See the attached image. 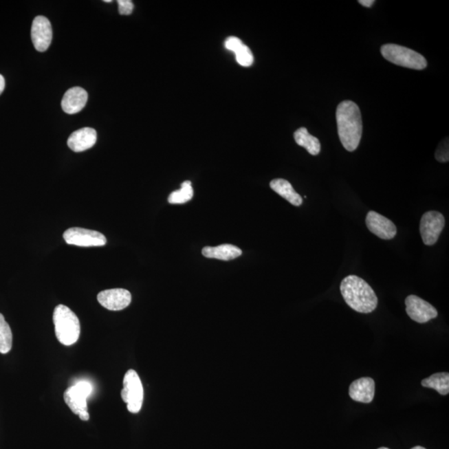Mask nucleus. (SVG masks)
Returning a JSON list of instances; mask_svg holds the SVG:
<instances>
[{"instance_id":"nucleus-29","label":"nucleus","mask_w":449,"mask_h":449,"mask_svg":"<svg viewBox=\"0 0 449 449\" xmlns=\"http://www.w3.org/2000/svg\"><path fill=\"white\" fill-rule=\"evenodd\" d=\"M105 2L111 3V2H112V0H105Z\"/></svg>"},{"instance_id":"nucleus-19","label":"nucleus","mask_w":449,"mask_h":449,"mask_svg":"<svg viewBox=\"0 0 449 449\" xmlns=\"http://www.w3.org/2000/svg\"><path fill=\"white\" fill-rule=\"evenodd\" d=\"M423 387L435 389L441 395H448L449 393V373H437L424 379L421 382Z\"/></svg>"},{"instance_id":"nucleus-4","label":"nucleus","mask_w":449,"mask_h":449,"mask_svg":"<svg viewBox=\"0 0 449 449\" xmlns=\"http://www.w3.org/2000/svg\"><path fill=\"white\" fill-rule=\"evenodd\" d=\"M381 54L393 65L408 69L422 70L427 67L426 59L417 52L406 47L388 43L381 47Z\"/></svg>"},{"instance_id":"nucleus-24","label":"nucleus","mask_w":449,"mask_h":449,"mask_svg":"<svg viewBox=\"0 0 449 449\" xmlns=\"http://www.w3.org/2000/svg\"><path fill=\"white\" fill-rule=\"evenodd\" d=\"M118 12L122 15H129L133 11V3L130 0H118Z\"/></svg>"},{"instance_id":"nucleus-3","label":"nucleus","mask_w":449,"mask_h":449,"mask_svg":"<svg viewBox=\"0 0 449 449\" xmlns=\"http://www.w3.org/2000/svg\"><path fill=\"white\" fill-rule=\"evenodd\" d=\"M53 320L59 342L66 347L77 342L80 336V321L73 311L66 305H59L54 309Z\"/></svg>"},{"instance_id":"nucleus-23","label":"nucleus","mask_w":449,"mask_h":449,"mask_svg":"<svg viewBox=\"0 0 449 449\" xmlns=\"http://www.w3.org/2000/svg\"><path fill=\"white\" fill-rule=\"evenodd\" d=\"M448 151V138H445L443 142L439 143L438 149L436 150L435 158L440 162H447L449 160Z\"/></svg>"},{"instance_id":"nucleus-5","label":"nucleus","mask_w":449,"mask_h":449,"mask_svg":"<svg viewBox=\"0 0 449 449\" xmlns=\"http://www.w3.org/2000/svg\"><path fill=\"white\" fill-rule=\"evenodd\" d=\"M121 395L130 413L138 414L141 410L144 392H143L142 381L138 373L133 369H130L126 373L123 379Z\"/></svg>"},{"instance_id":"nucleus-13","label":"nucleus","mask_w":449,"mask_h":449,"mask_svg":"<svg viewBox=\"0 0 449 449\" xmlns=\"http://www.w3.org/2000/svg\"><path fill=\"white\" fill-rule=\"evenodd\" d=\"M375 383L369 377L358 379L351 384L349 395L357 402L369 404L375 398Z\"/></svg>"},{"instance_id":"nucleus-7","label":"nucleus","mask_w":449,"mask_h":449,"mask_svg":"<svg viewBox=\"0 0 449 449\" xmlns=\"http://www.w3.org/2000/svg\"><path fill=\"white\" fill-rule=\"evenodd\" d=\"M445 226V218L442 213L430 210L423 215L420 221V234L424 243L434 245L438 241Z\"/></svg>"},{"instance_id":"nucleus-11","label":"nucleus","mask_w":449,"mask_h":449,"mask_svg":"<svg viewBox=\"0 0 449 449\" xmlns=\"http://www.w3.org/2000/svg\"><path fill=\"white\" fill-rule=\"evenodd\" d=\"M31 38L36 50L45 52L51 45L53 38V31L50 21L43 16H38L34 19L31 29Z\"/></svg>"},{"instance_id":"nucleus-14","label":"nucleus","mask_w":449,"mask_h":449,"mask_svg":"<svg viewBox=\"0 0 449 449\" xmlns=\"http://www.w3.org/2000/svg\"><path fill=\"white\" fill-rule=\"evenodd\" d=\"M97 142V132L94 129H79L70 135L67 139V146L75 153L85 152L93 148Z\"/></svg>"},{"instance_id":"nucleus-16","label":"nucleus","mask_w":449,"mask_h":449,"mask_svg":"<svg viewBox=\"0 0 449 449\" xmlns=\"http://www.w3.org/2000/svg\"><path fill=\"white\" fill-rule=\"evenodd\" d=\"M242 250L237 246L230 244H223L212 248L206 246L202 249V255L210 259L221 261H232L241 256Z\"/></svg>"},{"instance_id":"nucleus-30","label":"nucleus","mask_w":449,"mask_h":449,"mask_svg":"<svg viewBox=\"0 0 449 449\" xmlns=\"http://www.w3.org/2000/svg\"><path fill=\"white\" fill-rule=\"evenodd\" d=\"M378 449H389V448H385V447H382V448H378Z\"/></svg>"},{"instance_id":"nucleus-21","label":"nucleus","mask_w":449,"mask_h":449,"mask_svg":"<svg viewBox=\"0 0 449 449\" xmlns=\"http://www.w3.org/2000/svg\"><path fill=\"white\" fill-rule=\"evenodd\" d=\"M193 197L192 182L186 181L182 184L180 190H175V192L170 194L168 202L171 204H184L192 200Z\"/></svg>"},{"instance_id":"nucleus-20","label":"nucleus","mask_w":449,"mask_h":449,"mask_svg":"<svg viewBox=\"0 0 449 449\" xmlns=\"http://www.w3.org/2000/svg\"><path fill=\"white\" fill-rule=\"evenodd\" d=\"M12 345H13V335L10 325L7 323L2 314H0V353H9Z\"/></svg>"},{"instance_id":"nucleus-15","label":"nucleus","mask_w":449,"mask_h":449,"mask_svg":"<svg viewBox=\"0 0 449 449\" xmlns=\"http://www.w3.org/2000/svg\"><path fill=\"white\" fill-rule=\"evenodd\" d=\"M87 93L82 87H75L63 95L62 109L66 113L75 114L80 112L87 102Z\"/></svg>"},{"instance_id":"nucleus-9","label":"nucleus","mask_w":449,"mask_h":449,"mask_svg":"<svg viewBox=\"0 0 449 449\" xmlns=\"http://www.w3.org/2000/svg\"><path fill=\"white\" fill-rule=\"evenodd\" d=\"M408 316L419 324L427 323L429 320L438 316V311L428 302L414 295L408 296L405 299Z\"/></svg>"},{"instance_id":"nucleus-26","label":"nucleus","mask_w":449,"mask_h":449,"mask_svg":"<svg viewBox=\"0 0 449 449\" xmlns=\"http://www.w3.org/2000/svg\"><path fill=\"white\" fill-rule=\"evenodd\" d=\"M359 3L364 7H371L375 3V0H360Z\"/></svg>"},{"instance_id":"nucleus-18","label":"nucleus","mask_w":449,"mask_h":449,"mask_svg":"<svg viewBox=\"0 0 449 449\" xmlns=\"http://www.w3.org/2000/svg\"><path fill=\"white\" fill-rule=\"evenodd\" d=\"M294 138L298 145L303 146L313 156L320 153L321 145L319 139L309 134L307 129L300 128L296 130Z\"/></svg>"},{"instance_id":"nucleus-8","label":"nucleus","mask_w":449,"mask_h":449,"mask_svg":"<svg viewBox=\"0 0 449 449\" xmlns=\"http://www.w3.org/2000/svg\"><path fill=\"white\" fill-rule=\"evenodd\" d=\"M63 238L67 244L82 248H95L105 245L107 243L106 237L102 233L85 228L67 229L63 234Z\"/></svg>"},{"instance_id":"nucleus-2","label":"nucleus","mask_w":449,"mask_h":449,"mask_svg":"<svg viewBox=\"0 0 449 449\" xmlns=\"http://www.w3.org/2000/svg\"><path fill=\"white\" fill-rule=\"evenodd\" d=\"M340 292L349 307L359 313H371L378 305V297L371 286L359 276H348L341 281Z\"/></svg>"},{"instance_id":"nucleus-17","label":"nucleus","mask_w":449,"mask_h":449,"mask_svg":"<svg viewBox=\"0 0 449 449\" xmlns=\"http://www.w3.org/2000/svg\"><path fill=\"white\" fill-rule=\"evenodd\" d=\"M270 186H271L274 192L280 195L281 197H283L286 201H288L293 206H300L303 204L302 197L293 188L292 185L288 181L285 180V179H275V180L271 182Z\"/></svg>"},{"instance_id":"nucleus-12","label":"nucleus","mask_w":449,"mask_h":449,"mask_svg":"<svg viewBox=\"0 0 449 449\" xmlns=\"http://www.w3.org/2000/svg\"><path fill=\"white\" fill-rule=\"evenodd\" d=\"M367 228L371 232L383 240H391L396 236L397 228L393 222L378 212L371 210L367 214Z\"/></svg>"},{"instance_id":"nucleus-25","label":"nucleus","mask_w":449,"mask_h":449,"mask_svg":"<svg viewBox=\"0 0 449 449\" xmlns=\"http://www.w3.org/2000/svg\"><path fill=\"white\" fill-rule=\"evenodd\" d=\"M242 45H243V43L241 42L240 39L237 37H229L225 42L226 49L234 52V53H235V52L239 49Z\"/></svg>"},{"instance_id":"nucleus-22","label":"nucleus","mask_w":449,"mask_h":449,"mask_svg":"<svg viewBox=\"0 0 449 449\" xmlns=\"http://www.w3.org/2000/svg\"><path fill=\"white\" fill-rule=\"evenodd\" d=\"M237 61L240 65L250 67L252 65L254 57L252 51L246 45H242L236 52Z\"/></svg>"},{"instance_id":"nucleus-1","label":"nucleus","mask_w":449,"mask_h":449,"mask_svg":"<svg viewBox=\"0 0 449 449\" xmlns=\"http://www.w3.org/2000/svg\"><path fill=\"white\" fill-rule=\"evenodd\" d=\"M338 134L344 148L353 152L360 145L362 137V117L360 107L352 101H344L337 107Z\"/></svg>"},{"instance_id":"nucleus-6","label":"nucleus","mask_w":449,"mask_h":449,"mask_svg":"<svg viewBox=\"0 0 449 449\" xmlns=\"http://www.w3.org/2000/svg\"><path fill=\"white\" fill-rule=\"evenodd\" d=\"M92 391V386L89 383L81 381L67 388L63 395L67 406L83 421L89 420L90 418L89 412H87V399Z\"/></svg>"},{"instance_id":"nucleus-28","label":"nucleus","mask_w":449,"mask_h":449,"mask_svg":"<svg viewBox=\"0 0 449 449\" xmlns=\"http://www.w3.org/2000/svg\"><path fill=\"white\" fill-rule=\"evenodd\" d=\"M411 449H426V448H424L421 447V446H416V447L413 448Z\"/></svg>"},{"instance_id":"nucleus-27","label":"nucleus","mask_w":449,"mask_h":449,"mask_svg":"<svg viewBox=\"0 0 449 449\" xmlns=\"http://www.w3.org/2000/svg\"><path fill=\"white\" fill-rule=\"evenodd\" d=\"M6 87V80L5 78L0 74V95L3 92Z\"/></svg>"},{"instance_id":"nucleus-10","label":"nucleus","mask_w":449,"mask_h":449,"mask_svg":"<svg viewBox=\"0 0 449 449\" xmlns=\"http://www.w3.org/2000/svg\"><path fill=\"white\" fill-rule=\"evenodd\" d=\"M98 300L102 307L109 311H118L129 307L132 295L125 289H106L98 294Z\"/></svg>"}]
</instances>
